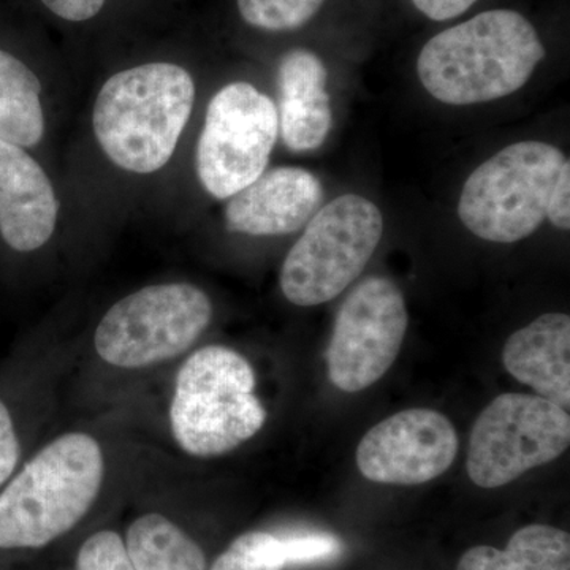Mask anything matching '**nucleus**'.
I'll return each instance as SVG.
<instances>
[{
  "mask_svg": "<svg viewBox=\"0 0 570 570\" xmlns=\"http://www.w3.org/2000/svg\"><path fill=\"white\" fill-rule=\"evenodd\" d=\"M502 363L510 376L538 396L568 411L570 406V317L543 314L509 337Z\"/></svg>",
  "mask_w": 570,
  "mask_h": 570,
  "instance_id": "nucleus-15",
  "label": "nucleus"
},
{
  "mask_svg": "<svg viewBox=\"0 0 570 570\" xmlns=\"http://www.w3.org/2000/svg\"><path fill=\"white\" fill-rule=\"evenodd\" d=\"M279 135L275 102L249 82H232L213 97L197 146L206 193L227 200L264 174Z\"/></svg>",
  "mask_w": 570,
  "mask_h": 570,
  "instance_id": "nucleus-9",
  "label": "nucleus"
},
{
  "mask_svg": "<svg viewBox=\"0 0 570 570\" xmlns=\"http://www.w3.org/2000/svg\"><path fill=\"white\" fill-rule=\"evenodd\" d=\"M194 99L193 77L176 63L119 71L97 97L94 134L112 164L134 174H154L174 156Z\"/></svg>",
  "mask_w": 570,
  "mask_h": 570,
  "instance_id": "nucleus-2",
  "label": "nucleus"
},
{
  "mask_svg": "<svg viewBox=\"0 0 570 570\" xmlns=\"http://www.w3.org/2000/svg\"><path fill=\"white\" fill-rule=\"evenodd\" d=\"M77 570H134L126 543L116 532L100 531L82 543Z\"/></svg>",
  "mask_w": 570,
  "mask_h": 570,
  "instance_id": "nucleus-21",
  "label": "nucleus"
},
{
  "mask_svg": "<svg viewBox=\"0 0 570 570\" xmlns=\"http://www.w3.org/2000/svg\"><path fill=\"white\" fill-rule=\"evenodd\" d=\"M384 234V216L373 202L341 195L318 209L281 269V291L296 306L336 298L362 275Z\"/></svg>",
  "mask_w": 570,
  "mask_h": 570,
  "instance_id": "nucleus-6",
  "label": "nucleus"
},
{
  "mask_svg": "<svg viewBox=\"0 0 570 570\" xmlns=\"http://www.w3.org/2000/svg\"><path fill=\"white\" fill-rule=\"evenodd\" d=\"M456 570H570V535L549 524H528L510 538L505 550L472 547Z\"/></svg>",
  "mask_w": 570,
  "mask_h": 570,
  "instance_id": "nucleus-16",
  "label": "nucleus"
},
{
  "mask_svg": "<svg viewBox=\"0 0 570 570\" xmlns=\"http://www.w3.org/2000/svg\"><path fill=\"white\" fill-rule=\"evenodd\" d=\"M326 69L313 51L285 52L277 67L279 134L291 151L321 148L333 127Z\"/></svg>",
  "mask_w": 570,
  "mask_h": 570,
  "instance_id": "nucleus-14",
  "label": "nucleus"
},
{
  "mask_svg": "<svg viewBox=\"0 0 570 570\" xmlns=\"http://www.w3.org/2000/svg\"><path fill=\"white\" fill-rule=\"evenodd\" d=\"M547 217L560 230L570 228V164L569 159L562 165L561 174L551 190Z\"/></svg>",
  "mask_w": 570,
  "mask_h": 570,
  "instance_id": "nucleus-24",
  "label": "nucleus"
},
{
  "mask_svg": "<svg viewBox=\"0 0 570 570\" xmlns=\"http://www.w3.org/2000/svg\"><path fill=\"white\" fill-rule=\"evenodd\" d=\"M58 198L51 181L20 146L0 140V235L18 250L47 245L58 220Z\"/></svg>",
  "mask_w": 570,
  "mask_h": 570,
  "instance_id": "nucleus-13",
  "label": "nucleus"
},
{
  "mask_svg": "<svg viewBox=\"0 0 570 570\" xmlns=\"http://www.w3.org/2000/svg\"><path fill=\"white\" fill-rule=\"evenodd\" d=\"M543 58L546 48L527 18L491 10L428 41L417 73L431 97L464 107L520 91Z\"/></svg>",
  "mask_w": 570,
  "mask_h": 570,
  "instance_id": "nucleus-1",
  "label": "nucleus"
},
{
  "mask_svg": "<svg viewBox=\"0 0 570 570\" xmlns=\"http://www.w3.org/2000/svg\"><path fill=\"white\" fill-rule=\"evenodd\" d=\"M41 85L36 73L0 50V140L32 148L45 134Z\"/></svg>",
  "mask_w": 570,
  "mask_h": 570,
  "instance_id": "nucleus-17",
  "label": "nucleus"
},
{
  "mask_svg": "<svg viewBox=\"0 0 570 570\" xmlns=\"http://www.w3.org/2000/svg\"><path fill=\"white\" fill-rule=\"evenodd\" d=\"M213 318L209 296L193 284H163L126 296L105 314L94 344L105 362L145 367L184 354Z\"/></svg>",
  "mask_w": 570,
  "mask_h": 570,
  "instance_id": "nucleus-7",
  "label": "nucleus"
},
{
  "mask_svg": "<svg viewBox=\"0 0 570 570\" xmlns=\"http://www.w3.org/2000/svg\"><path fill=\"white\" fill-rule=\"evenodd\" d=\"M281 542H283L287 566L325 560V558L335 557L341 550L340 540L330 534L291 535V538L281 539Z\"/></svg>",
  "mask_w": 570,
  "mask_h": 570,
  "instance_id": "nucleus-22",
  "label": "nucleus"
},
{
  "mask_svg": "<svg viewBox=\"0 0 570 570\" xmlns=\"http://www.w3.org/2000/svg\"><path fill=\"white\" fill-rule=\"evenodd\" d=\"M478 0H412L425 17L434 21H448L471 9Z\"/></svg>",
  "mask_w": 570,
  "mask_h": 570,
  "instance_id": "nucleus-26",
  "label": "nucleus"
},
{
  "mask_svg": "<svg viewBox=\"0 0 570 570\" xmlns=\"http://www.w3.org/2000/svg\"><path fill=\"white\" fill-rule=\"evenodd\" d=\"M407 325L406 302L393 281H362L340 307L326 348L332 384L346 393L376 384L395 363Z\"/></svg>",
  "mask_w": 570,
  "mask_h": 570,
  "instance_id": "nucleus-10",
  "label": "nucleus"
},
{
  "mask_svg": "<svg viewBox=\"0 0 570 570\" xmlns=\"http://www.w3.org/2000/svg\"><path fill=\"white\" fill-rule=\"evenodd\" d=\"M255 374L245 356L224 346L198 348L176 377L170 422L189 455L208 459L245 444L264 428L266 411L254 395Z\"/></svg>",
  "mask_w": 570,
  "mask_h": 570,
  "instance_id": "nucleus-4",
  "label": "nucleus"
},
{
  "mask_svg": "<svg viewBox=\"0 0 570 570\" xmlns=\"http://www.w3.org/2000/svg\"><path fill=\"white\" fill-rule=\"evenodd\" d=\"M325 0H238L247 24L265 31H294L321 10Z\"/></svg>",
  "mask_w": 570,
  "mask_h": 570,
  "instance_id": "nucleus-20",
  "label": "nucleus"
},
{
  "mask_svg": "<svg viewBox=\"0 0 570 570\" xmlns=\"http://www.w3.org/2000/svg\"><path fill=\"white\" fill-rule=\"evenodd\" d=\"M41 2L62 20L81 22L96 17L104 9L107 0H41Z\"/></svg>",
  "mask_w": 570,
  "mask_h": 570,
  "instance_id": "nucleus-25",
  "label": "nucleus"
},
{
  "mask_svg": "<svg viewBox=\"0 0 570 570\" xmlns=\"http://www.w3.org/2000/svg\"><path fill=\"white\" fill-rule=\"evenodd\" d=\"M96 439L69 433L37 453L0 493V549H40L92 508L104 480Z\"/></svg>",
  "mask_w": 570,
  "mask_h": 570,
  "instance_id": "nucleus-3",
  "label": "nucleus"
},
{
  "mask_svg": "<svg viewBox=\"0 0 570 570\" xmlns=\"http://www.w3.org/2000/svg\"><path fill=\"white\" fill-rule=\"evenodd\" d=\"M568 157L557 146L520 141L472 171L459 204L461 223L491 243L520 242L547 219L551 190Z\"/></svg>",
  "mask_w": 570,
  "mask_h": 570,
  "instance_id": "nucleus-5",
  "label": "nucleus"
},
{
  "mask_svg": "<svg viewBox=\"0 0 570 570\" xmlns=\"http://www.w3.org/2000/svg\"><path fill=\"white\" fill-rule=\"evenodd\" d=\"M324 187L299 167L264 171L230 197L225 208L228 232L253 236L294 234L321 208Z\"/></svg>",
  "mask_w": 570,
  "mask_h": 570,
  "instance_id": "nucleus-12",
  "label": "nucleus"
},
{
  "mask_svg": "<svg viewBox=\"0 0 570 570\" xmlns=\"http://www.w3.org/2000/svg\"><path fill=\"white\" fill-rule=\"evenodd\" d=\"M287 566L281 538L246 532L230 543L209 570H283Z\"/></svg>",
  "mask_w": 570,
  "mask_h": 570,
  "instance_id": "nucleus-19",
  "label": "nucleus"
},
{
  "mask_svg": "<svg viewBox=\"0 0 570 570\" xmlns=\"http://www.w3.org/2000/svg\"><path fill=\"white\" fill-rule=\"evenodd\" d=\"M570 444L566 409L538 395L504 393L475 420L468 474L480 489H499L560 459Z\"/></svg>",
  "mask_w": 570,
  "mask_h": 570,
  "instance_id": "nucleus-8",
  "label": "nucleus"
},
{
  "mask_svg": "<svg viewBox=\"0 0 570 570\" xmlns=\"http://www.w3.org/2000/svg\"><path fill=\"white\" fill-rule=\"evenodd\" d=\"M126 549L134 570H206L200 546L159 513L130 524Z\"/></svg>",
  "mask_w": 570,
  "mask_h": 570,
  "instance_id": "nucleus-18",
  "label": "nucleus"
},
{
  "mask_svg": "<svg viewBox=\"0 0 570 570\" xmlns=\"http://www.w3.org/2000/svg\"><path fill=\"white\" fill-rule=\"evenodd\" d=\"M459 449V434L444 414L407 409L367 431L356 449V466L371 482L422 485L444 474Z\"/></svg>",
  "mask_w": 570,
  "mask_h": 570,
  "instance_id": "nucleus-11",
  "label": "nucleus"
},
{
  "mask_svg": "<svg viewBox=\"0 0 570 570\" xmlns=\"http://www.w3.org/2000/svg\"><path fill=\"white\" fill-rule=\"evenodd\" d=\"M21 448L9 409L0 401V487L7 482L20 461Z\"/></svg>",
  "mask_w": 570,
  "mask_h": 570,
  "instance_id": "nucleus-23",
  "label": "nucleus"
}]
</instances>
